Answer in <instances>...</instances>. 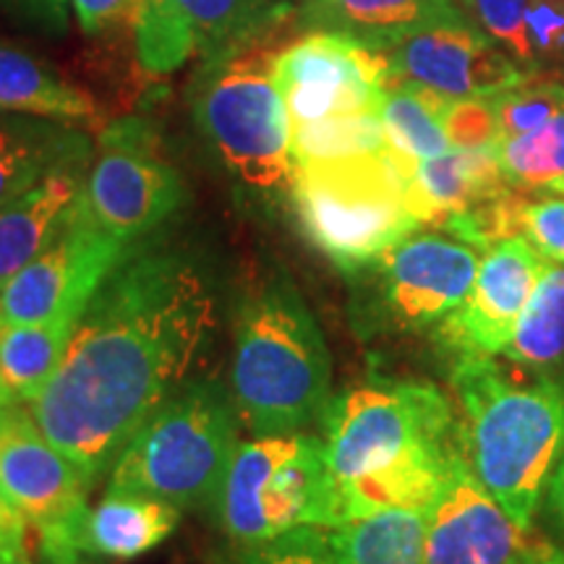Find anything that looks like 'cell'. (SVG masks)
Returning a JSON list of instances; mask_svg holds the SVG:
<instances>
[{
  "instance_id": "6da1fadb",
  "label": "cell",
  "mask_w": 564,
  "mask_h": 564,
  "mask_svg": "<svg viewBox=\"0 0 564 564\" xmlns=\"http://www.w3.org/2000/svg\"><path fill=\"white\" fill-rule=\"evenodd\" d=\"M217 327V295L194 253L133 243L97 288L30 411L89 484L186 382Z\"/></svg>"
},
{
  "instance_id": "7a4b0ae2",
  "label": "cell",
  "mask_w": 564,
  "mask_h": 564,
  "mask_svg": "<svg viewBox=\"0 0 564 564\" xmlns=\"http://www.w3.org/2000/svg\"><path fill=\"white\" fill-rule=\"evenodd\" d=\"M319 421L345 523L392 507L429 510L463 453L449 400L426 382L350 387Z\"/></svg>"
},
{
  "instance_id": "3957f363",
  "label": "cell",
  "mask_w": 564,
  "mask_h": 564,
  "mask_svg": "<svg viewBox=\"0 0 564 564\" xmlns=\"http://www.w3.org/2000/svg\"><path fill=\"white\" fill-rule=\"evenodd\" d=\"M463 455L484 489L531 531L564 455V379L497 356L455 358Z\"/></svg>"
},
{
  "instance_id": "277c9868",
  "label": "cell",
  "mask_w": 564,
  "mask_h": 564,
  "mask_svg": "<svg viewBox=\"0 0 564 564\" xmlns=\"http://www.w3.org/2000/svg\"><path fill=\"white\" fill-rule=\"evenodd\" d=\"M333 387V358L312 308L288 274L243 303L236 322L230 392L251 436L303 432L322 419Z\"/></svg>"
},
{
  "instance_id": "5b68a950",
  "label": "cell",
  "mask_w": 564,
  "mask_h": 564,
  "mask_svg": "<svg viewBox=\"0 0 564 564\" xmlns=\"http://www.w3.org/2000/svg\"><path fill=\"white\" fill-rule=\"evenodd\" d=\"M241 426L230 387L186 379L126 444L108 491L162 499L181 512L215 510L241 447Z\"/></svg>"
},
{
  "instance_id": "8992f818",
  "label": "cell",
  "mask_w": 564,
  "mask_h": 564,
  "mask_svg": "<svg viewBox=\"0 0 564 564\" xmlns=\"http://www.w3.org/2000/svg\"><path fill=\"white\" fill-rule=\"evenodd\" d=\"M415 165L390 147L295 162L291 199L308 241L345 274L371 270L394 243L421 228L408 209Z\"/></svg>"
},
{
  "instance_id": "52a82bcc",
  "label": "cell",
  "mask_w": 564,
  "mask_h": 564,
  "mask_svg": "<svg viewBox=\"0 0 564 564\" xmlns=\"http://www.w3.org/2000/svg\"><path fill=\"white\" fill-rule=\"evenodd\" d=\"M264 45L202 61L192 87L194 121L238 186L262 199L293 192V131Z\"/></svg>"
},
{
  "instance_id": "ba28073f",
  "label": "cell",
  "mask_w": 564,
  "mask_h": 564,
  "mask_svg": "<svg viewBox=\"0 0 564 564\" xmlns=\"http://www.w3.org/2000/svg\"><path fill=\"white\" fill-rule=\"evenodd\" d=\"M215 512L238 546L264 544L295 528L343 525L340 494L322 436L295 432L243 442Z\"/></svg>"
},
{
  "instance_id": "9c48e42d",
  "label": "cell",
  "mask_w": 564,
  "mask_h": 564,
  "mask_svg": "<svg viewBox=\"0 0 564 564\" xmlns=\"http://www.w3.org/2000/svg\"><path fill=\"white\" fill-rule=\"evenodd\" d=\"M0 478L34 525L42 560L84 564L91 484L19 400L0 411Z\"/></svg>"
},
{
  "instance_id": "30bf717a",
  "label": "cell",
  "mask_w": 564,
  "mask_h": 564,
  "mask_svg": "<svg viewBox=\"0 0 564 564\" xmlns=\"http://www.w3.org/2000/svg\"><path fill=\"white\" fill-rule=\"evenodd\" d=\"M87 207L97 225L123 243L147 241L186 199L175 167L152 144L144 123H116L102 133L87 173Z\"/></svg>"
},
{
  "instance_id": "8fae6325",
  "label": "cell",
  "mask_w": 564,
  "mask_h": 564,
  "mask_svg": "<svg viewBox=\"0 0 564 564\" xmlns=\"http://www.w3.org/2000/svg\"><path fill=\"white\" fill-rule=\"evenodd\" d=\"M131 246L97 225L82 194L61 236L0 288V322L37 324L82 314Z\"/></svg>"
},
{
  "instance_id": "7c38bea8",
  "label": "cell",
  "mask_w": 564,
  "mask_h": 564,
  "mask_svg": "<svg viewBox=\"0 0 564 564\" xmlns=\"http://www.w3.org/2000/svg\"><path fill=\"white\" fill-rule=\"evenodd\" d=\"M384 55L337 32H306L274 55L291 129L382 108Z\"/></svg>"
},
{
  "instance_id": "4fadbf2b",
  "label": "cell",
  "mask_w": 564,
  "mask_h": 564,
  "mask_svg": "<svg viewBox=\"0 0 564 564\" xmlns=\"http://www.w3.org/2000/svg\"><path fill=\"white\" fill-rule=\"evenodd\" d=\"M379 53L390 68L387 82L419 84L449 100H489L499 91L518 87L528 76V70L520 68L476 21L432 26Z\"/></svg>"
},
{
  "instance_id": "5bb4252c",
  "label": "cell",
  "mask_w": 564,
  "mask_h": 564,
  "mask_svg": "<svg viewBox=\"0 0 564 564\" xmlns=\"http://www.w3.org/2000/svg\"><path fill=\"white\" fill-rule=\"evenodd\" d=\"M474 246L442 232H411L379 259V299L403 329L436 327L465 301L478 272Z\"/></svg>"
},
{
  "instance_id": "9a60e30c",
  "label": "cell",
  "mask_w": 564,
  "mask_h": 564,
  "mask_svg": "<svg viewBox=\"0 0 564 564\" xmlns=\"http://www.w3.org/2000/svg\"><path fill=\"white\" fill-rule=\"evenodd\" d=\"M533 544L457 455L426 510V564H525Z\"/></svg>"
},
{
  "instance_id": "2e32d148",
  "label": "cell",
  "mask_w": 564,
  "mask_h": 564,
  "mask_svg": "<svg viewBox=\"0 0 564 564\" xmlns=\"http://www.w3.org/2000/svg\"><path fill=\"white\" fill-rule=\"evenodd\" d=\"M484 253L465 301L436 324L440 343L455 358L502 356L544 267V259L520 236L505 238Z\"/></svg>"
},
{
  "instance_id": "e0dca14e",
  "label": "cell",
  "mask_w": 564,
  "mask_h": 564,
  "mask_svg": "<svg viewBox=\"0 0 564 564\" xmlns=\"http://www.w3.org/2000/svg\"><path fill=\"white\" fill-rule=\"evenodd\" d=\"M295 21L306 32H337L387 51L415 32L474 19L455 0H303Z\"/></svg>"
},
{
  "instance_id": "ac0fdd59",
  "label": "cell",
  "mask_w": 564,
  "mask_h": 564,
  "mask_svg": "<svg viewBox=\"0 0 564 564\" xmlns=\"http://www.w3.org/2000/svg\"><path fill=\"white\" fill-rule=\"evenodd\" d=\"M497 147L447 150L440 158L421 160L408 181V209L421 225L442 228L449 217L497 199L510 192Z\"/></svg>"
},
{
  "instance_id": "d6986e66",
  "label": "cell",
  "mask_w": 564,
  "mask_h": 564,
  "mask_svg": "<svg viewBox=\"0 0 564 564\" xmlns=\"http://www.w3.org/2000/svg\"><path fill=\"white\" fill-rule=\"evenodd\" d=\"M84 188L87 165H70L0 207V288L61 236Z\"/></svg>"
},
{
  "instance_id": "ffe728a7",
  "label": "cell",
  "mask_w": 564,
  "mask_h": 564,
  "mask_svg": "<svg viewBox=\"0 0 564 564\" xmlns=\"http://www.w3.org/2000/svg\"><path fill=\"white\" fill-rule=\"evenodd\" d=\"M91 141L53 118L0 112V207L70 165H87Z\"/></svg>"
},
{
  "instance_id": "44dd1931",
  "label": "cell",
  "mask_w": 564,
  "mask_h": 564,
  "mask_svg": "<svg viewBox=\"0 0 564 564\" xmlns=\"http://www.w3.org/2000/svg\"><path fill=\"white\" fill-rule=\"evenodd\" d=\"M181 510L141 494L105 491L102 502L89 512V556L137 560L150 554L178 528Z\"/></svg>"
},
{
  "instance_id": "7402d4cb",
  "label": "cell",
  "mask_w": 564,
  "mask_h": 564,
  "mask_svg": "<svg viewBox=\"0 0 564 564\" xmlns=\"http://www.w3.org/2000/svg\"><path fill=\"white\" fill-rule=\"evenodd\" d=\"M202 61L262 45L293 9L288 0H178Z\"/></svg>"
},
{
  "instance_id": "603a6c76",
  "label": "cell",
  "mask_w": 564,
  "mask_h": 564,
  "mask_svg": "<svg viewBox=\"0 0 564 564\" xmlns=\"http://www.w3.org/2000/svg\"><path fill=\"white\" fill-rule=\"evenodd\" d=\"M343 564H426V510H379L329 528Z\"/></svg>"
},
{
  "instance_id": "cb8c5ba5",
  "label": "cell",
  "mask_w": 564,
  "mask_h": 564,
  "mask_svg": "<svg viewBox=\"0 0 564 564\" xmlns=\"http://www.w3.org/2000/svg\"><path fill=\"white\" fill-rule=\"evenodd\" d=\"M0 112L70 123L95 118L97 105L87 91L70 87L37 58L0 45Z\"/></svg>"
},
{
  "instance_id": "d4e9b609",
  "label": "cell",
  "mask_w": 564,
  "mask_h": 564,
  "mask_svg": "<svg viewBox=\"0 0 564 564\" xmlns=\"http://www.w3.org/2000/svg\"><path fill=\"white\" fill-rule=\"evenodd\" d=\"M82 314L37 324H0V373L13 400L30 405L45 390Z\"/></svg>"
},
{
  "instance_id": "484cf974",
  "label": "cell",
  "mask_w": 564,
  "mask_h": 564,
  "mask_svg": "<svg viewBox=\"0 0 564 564\" xmlns=\"http://www.w3.org/2000/svg\"><path fill=\"white\" fill-rule=\"evenodd\" d=\"M502 356L528 371L552 373L564 366V264L541 267L523 314Z\"/></svg>"
},
{
  "instance_id": "4316f807",
  "label": "cell",
  "mask_w": 564,
  "mask_h": 564,
  "mask_svg": "<svg viewBox=\"0 0 564 564\" xmlns=\"http://www.w3.org/2000/svg\"><path fill=\"white\" fill-rule=\"evenodd\" d=\"M449 102H453L449 97L419 84L387 82L382 108H379L387 147L413 162L440 158L453 150L444 131V112Z\"/></svg>"
},
{
  "instance_id": "83f0119b",
  "label": "cell",
  "mask_w": 564,
  "mask_h": 564,
  "mask_svg": "<svg viewBox=\"0 0 564 564\" xmlns=\"http://www.w3.org/2000/svg\"><path fill=\"white\" fill-rule=\"evenodd\" d=\"M129 19L139 66L147 74H173L196 53L194 30L178 0H131Z\"/></svg>"
},
{
  "instance_id": "f1b7e54d",
  "label": "cell",
  "mask_w": 564,
  "mask_h": 564,
  "mask_svg": "<svg viewBox=\"0 0 564 564\" xmlns=\"http://www.w3.org/2000/svg\"><path fill=\"white\" fill-rule=\"evenodd\" d=\"M497 158L510 186L528 194L552 192L564 181V110L541 129L497 141Z\"/></svg>"
},
{
  "instance_id": "f546056e",
  "label": "cell",
  "mask_w": 564,
  "mask_h": 564,
  "mask_svg": "<svg viewBox=\"0 0 564 564\" xmlns=\"http://www.w3.org/2000/svg\"><path fill=\"white\" fill-rule=\"evenodd\" d=\"M293 131L295 162L337 160L350 154L384 152L387 137L379 110L356 112V116L327 118V121L299 126Z\"/></svg>"
},
{
  "instance_id": "4dcf8cb0",
  "label": "cell",
  "mask_w": 564,
  "mask_h": 564,
  "mask_svg": "<svg viewBox=\"0 0 564 564\" xmlns=\"http://www.w3.org/2000/svg\"><path fill=\"white\" fill-rule=\"evenodd\" d=\"M499 141L520 137L552 121L564 110V79L556 74H528L518 87L489 97Z\"/></svg>"
},
{
  "instance_id": "1f68e13d",
  "label": "cell",
  "mask_w": 564,
  "mask_h": 564,
  "mask_svg": "<svg viewBox=\"0 0 564 564\" xmlns=\"http://www.w3.org/2000/svg\"><path fill=\"white\" fill-rule=\"evenodd\" d=\"M238 549V564H343L327 528H295L264 544Z\"/></svg>"
},
{
  "instance_id": "d6a6232c",
  "label": "cell",
  "mask_w": 564,
  "mask_h": 564,
  "mask_svg": "<svg viewBox=\"0 0 564 564\" xmlns=\"http://www.w3.org/2000/svg\"><path fill=\"white\" fill-rule=\"evenodd\" d=\"M481 30L512 55L520 68L531 74V42H528V9L531 0H460Z\"/></svg>"
},
{
  "instance_id": "836d02e7",
  "label": "cell",
  "mask_w": 564,
  "mask_h": 564,
  "mask_svg": "<svg viewBox=\"0 0 564 564\" xmlns=\"http://www.w3.org/2000/svg\"><path fill=\"white\" fill-rule=\"evenodd\" d=\"M518 236L525 238L539 257L564 264V196L541 194L531 199L523 192L518 204Z\"/></svg>"
},
{
  "instance_id": "e575fe53",
  "label": "cell",
  "mask_w": 564,
  "mask_h": 564,
  "mask_svg": "<svg viewBox=\"0 0 564 564\" xmlns=\"http://www.w3.org/2000/svg\"><path fill=\"white\" fill-rule=\"evenodd\" d=\"M531 74H564V0H531Z\"/></svg>"
},
{
  "instance_id": "d590c367",
  "label": "cell",
  "mask_w": 564,
  "mask_h": 564,
  "mask_svg": "<svg viewBox=\"0 0 564 564\" xmlns=\"http://www.w3.org/2000/svg\"><path fill=\"white\" fill-rule=\"evenodd\" d=\"M444 131H447L449 147L457 150H481V147H497L499 129L497 116L489 100L470 97V100H453L444 112Z\"/></svg>"
},
{
  "instance_id": "8d00e7d4",
  "label": "cell",
  "mask_w": 564,
  "mask_h": 564,
  "mask_svg": "<svg viewBox=\"0 0 564 564\" xmlns=\"http://www.w3.org/2000/svg\"><path fill=\"white\" fill-rule=\"evenodd\" d=\"M70 0H0V11L17 24L42 34H63L68 30Z\"/></svg>"
},
{
  "instance_id": "74e56055",
  "label": "cell",
  "mask_w": 564,
  "mask_h": 564,
  "mask_svg": "<svg viewBox=\"0 0 564 564\" xmlns=\"http://www.w3.org/2000/svg\"><path fill=\"white\" fill-rule=\"evenodd\" d=\"M26 514L19 510L0 478V564H32Z\"/></svg>"
},
{
  "instance_id": "f35d334b",
  "label": "cell",
  "mask_w": 564,
  "mask_h": 564,
  "mask_svg": "<svg viewBox=\"0 0 564 564\" xmlns=\"http://www.w3.org/2000/svg\"><path fill=\"white\" fill-rule=\"evenodd\" d=\"M131 0H70L76 21L87 34H100L129 13Z\"/></svg>"
},
{
  "instance_id": "ab89813d",
  "label": "cell",
  "mask_w": 564,
  "mask_h": 564,
  "mask_svg": "<svg viewBox=\"0 0 564 564\" xmlns=\"http://www.w3.org/2000/svg\"><path fill=\"white\" fill-rule=\"evenodd\" d=\"M549 514H552L556 528L564 533V455L560 465H556L552 481H549Z\"/></svg>"
},
{
  "instance_id": "60d3db41",
  "label": "cell",
  "mask_w": 564,
  "mask_h": 564,
  "mask_svg": "<svg viewBox=\"0 0 564 564\" xmlns=\"http://www.w3.org/2000/svg\"><path fill=\"white\" fill-rule=\"evenodd\" d=\"M525 564H564V549L546 544V541H535Z\"/></svg>"
},
{
  "instance_id": "b9f144b4",
  "label": "cell",
  "mask_w": 564,
  "mask_h": 564,
  "mask_svg": "<svg viewBox=\"0 0 564 564\" xmlns=\"http://www.w3.org/2000/svg\"><path fill=\"white\" fill-rule=\"evenodd\" d=\"M11 403H17V400H13V394L9 392V387H6V382H3V373H0V408H6Z\"/></svg>"
},
{
  "instance_id": "7bdbcfd3",
  "label": "cell",
  "mask_w": 564,
  "mask_h": 564,
  "mask_svg": "<svg viewBox=\"0 0 564 564\" xmlns=\"http://www.w3.org/2000/svg\"><path fill=\"white\" fill-rule=\"evenodd\" d=\"M546 194H562V196H564V181H562V183H556V186L552 188V192H546Z\"/></svg>"
},
{
  "instance_id": "ee69618b",
  "label": "cell",
  "mask_w": 564,
  "mask_h": 564,
  "mask_svg": "<svg viewBox=\"0 0 564 564\" xmlns=\"http://www.w3.org/2000/svg\"><path fill=\"white\" fill-rule=\"evenodd\" d=\"M0 411H3V408H0Z\"/></svg>"
},
{
  "instance_id": "f6af8a7d",
  "label": "cell",
  "mask_w": 564,
  "mask_h": 564,
  "mask_svg": "<svg viewBox=\"0 0 564 564\" xmlns=\"http://www.w3.org/2000/svg\"><path fill=\"white\" fill-rule=\"evenodd\" d=\"M0 324H3V322H0Z\"/></svg>"
},
{
  "instance_id": "bcb514c9",
  "label": "cell",
  "mask_w": 564,
  "mask_h": 564,
  "mask_svg": "<svg viewBox=\"0 0 564 564\" xmlns=\"http://www.w3.org/2000/svg\"><path fill=\"white\" fill-rule=\"evenodd\" d=\"M129 6H131V3H129Z\"/></svg>"
}]
</instances>
